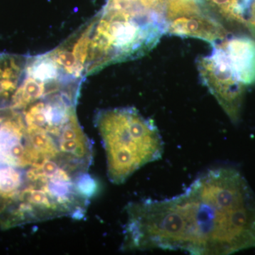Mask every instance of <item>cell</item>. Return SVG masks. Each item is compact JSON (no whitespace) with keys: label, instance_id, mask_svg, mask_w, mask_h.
<instances>
[{"label":"cell","instance_id":"cell-1","mask_svg":"<svg viewBox=\"0 0 255 255\" xmlns=\"http://www.w3.org/2000/svg\"><path fill=\"white\" fill-rule=\"evenodd\" d=\"M24 105L17 117L0 120V207L16 226L82 219L97 184L76 104L41 93Z\"/></svg>","mask_w":255,"mask_h":255},{"label":"cell","instance_id":"cell-6","mask_svg":"<svg viewBox=\"0 0 255 255\" xmlns=\"http://www.w3.org/2000/svg\"><path fill=\"white\" fill-rule=\"evenodd\" d=\"M201 1L211 14H216L220 21L245 29L246 0H201Z\"/></svg>","mask_w":255,"mask_h":255},{"label":"cell","instance_id":"cell-5","mask_svg":"<svg viewBox=\"0 0 255 255\" xmlns=\"http://www.w3.org/2000/svg\"><path fill=\"white\" fill-rule=\"evenodd\" d=\"M216 43L240 82L246 87L255 84V38L238 35Z\"/></svg>","mask_w":255,"mask_h":255},{"label":"cell","instance_id":"cell-8","mask_svg":"<svg viewBox=\"0 0 255 255\" xmlns=\"http://www.w3.org/2000/svg\"><path fill=\"white\" fill-rule=\"evenodd\" d=\"M245 28L255 38V0H250L244 16Z\"/></svg>","mask_w":255,"mask_h":255},{"label":"cell","instance_id":"cell-4","mask_svg":"<svg viewBox=\"0 0 255 255\" xmlns=\"http://www.w3.org/2000/svg\"><path fill=\"white\" fill-rule=\"evenodd\" d=\"M201 80L217 100L233 123L241 118L244 98V85L235 76L217 43L211 55L198 60Z\"/></svg>","mask_w":255,"mask_h":255},{"label":"cell","instance_id":"cell-3","mask_svg":"<svg viewBox=\"0 0 255 255\" xmlns=\"http://www.w3.org/2000/svg\"><path fill=\"white\" fill-rule=\"evenodd\" d=\"M105 148L109 179L122 184L137 169L162 157L164 143L155 123L132 107L100 111L95 117Z\"/></svg>","mask_w":255,"mask_h":255},{"label":"cell","instance_id":"cell-9","mask_svg":"<svg viewBox=\"0 0 255 255\" xmlns=\"http://www.w3.org/2000/svg\"><path fill=\"white\" fill-rule=\"evenodd\" d=\"M102 15H104V14H102ZM104 16H106V15H104ZM111 17H114V16H111ZM114 18H117V17H114ZM119 19H121V18H119ZM122 20H123V19H122ZM124 21H125V20H124ZM129 22H130V21H129ZM132 23H133V22H132ZM136 24H137V23H136ZM139 25H140V24H139ZM141 26H142V25H141Z\"/></svg>","mask_w":255,"mask_h":255},{"label":"cell","instance_id":"cell-7","mask_svg":"<svg viewBox=\"0 0 255 255\" xmlns=\"http://www.w3.org/2000/svg\"><path fill=\"white\" fill-rule=\"evenodd\" d=\"M158 1L165 6L167 26L170 21L181 16L208 11L201 0H158Z\"/></svg>","mask_w":255,"mask_h":255},{"label":"cell","instance_id":"cell-2","mask_svg":"<svg viewBox=\"0 0 255 255\" xmlns=\"http://www.w3.org/2000/svg\"><path fill=\"white\" fill-rule=\"evenodd\" d=\"M126 210L124 251L228 255L255 248V196L233 167L209 169L179 195Z\"/></svg>","mask_w":255,"mask_h":255}]
</instances>
